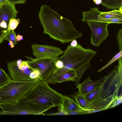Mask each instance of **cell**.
<instances>
[{
  "mask_svg": "<svg viewBox=\"0 0 122 122\" xmlns=\"http://www.w3.org/2000/svg\"><path fill=\"white\" fill-rule=\"evenodd\" d=\"M99 19L103 22L109 23H122V18H114L111 19H105L99 17Z\"/></svg>",
  "mask_w": 122,
  "mask_h": 122,
  "instance_id": "7402d4cb",
  "label": "cell"
},
{
  "mask_svg": "<svg viewBox=\"0 0 122 122\" xmlns=\"http://www.w3.org/2000/svg\"><path fill=\"white\" fill-rule=\"evenodd\" d=\"M29 65L34 68L37 69L41 73L40 78L45 81L52 73L56 68L55 63L57 58H44L36 59L31 57L25 56Z\"/></svg>",
  "mask_w": 122,
  "mask_h": 122,
  "instance_id": "9c48e42d",
  "label": "cell"
},
{
  "mask_svg": "<svg viewBox=\"0 0 122 122\" xmlns=\"http://www.w3.org/2000/svg\"><path fill=\"white\" fill-rule=\"evenodd\" d=\"M122 56V51H120L116 54L112 59L105 66L98 70V72H100L109 66L116 61L120 57Z\"/></svg>",
  "mask_w": 122,
  "mask_h": 122,
  "instance_id": "44dd1931",
  "label": "cell"
},
{
  "mask_svg": "<svg viewBox=\"0 0 122 122\" xmlns=\"http://www.w3.org/2000/svg\"><path fill=\"white\" fill-rule=\"evenodd\" d=\"M76 77V71L73 69H71L60 75L52 82V84L61 83L64 81H75Z\"/></svg>",
  "mask_w": 122,
  "mask_h": 122,
  "instance_id": "4fadbf2b",
  "label": "cell"
},
{
  "mask_svg": "<svg viewBox=\"0 0 122 122\" xmlns=\"http://www.w3.org/2000/svg\"><path fill=\"white\" fill-rule=\"evenodd\" d=\"M114 98L112 96L106 99L94 101L86 109L89 110L91 113L111 108Z\"/></svg>",
  "mask_w": 122,
  "mask_h": 122,
  "instance_id": "7c38bea8",
  "label": "cell"
},
{
  "mask_svg": "<svg viewBox=\"0 0 122 122\" xmlns=\"http://www.w3.org/2000/svg\"><path fill=\"white\" fill-rule=\"evenodd\" d=\"M98 88L93 91L84 95L85 98L88 101L91 103L98 97L99 91V87Z\"/></svg>",
  "mask_w": 122,
  "mask_h": 122,
  "instance_id": "d6986e66",
  "label": "cell"
},
{
  "mask_svg": "<svg viewBox=\"0 0 122 122\" xmlns=\"http://www.w3.org/2000/svg\"><path fill=\"white\" fill-rule=\"evenodd\" d=\"M65 109L70 111H74L82 109L73 99L66 95H63L61 104Z\"/></svg>",
  "mask_w": 122,
  "mask_h": 122,
  "instance_id": "5bb4252c",
  "label": "cell"
},
{
  "mask_svg": "<svg viewBox=\"0 0 122 122\" xmlns=\"http://www.w3.org/2000/svg\"><path fill=\"white\" fill-rule=\"evenodd\" d=\"M9 42V43L8 44L10 46V47L12 48H13L15 46L13 42L11 41H10Z\"/></svg>",
  "mask_w": 122,
  "mask_h": 122,
  "instance_id": "1f68e13d",
  "label": "cell"
},
{
  "mask_svg": "<svg viewBox=\"0 0 122 122\" xmlns=\"http://www.w3.org/2000/svg\"><path fill=\"white\" fill-rule=\"evenodd\" d=\"M101 4L108 10L119 9L122 7V0H102Z\"/></svg>",
  "mask_w": 122,
  "mask_h": 122,
  "instance_id": "2e32d148",
  "label": "cell"
},
{
  "mask_svg": "<svg viewBox=\"0 0 122 122\" xmlns=\"http://www.w3.org/2000/svg\"><path fill=\"white\" fill-rule=\"evenodd\" d=\"M63 96L51 88L45 81L41 80L17 102L51 109L61 104Z\"/></svg>",
  "mask_w": 122,
  "mask_h": 122,
  "instance_id": "3957f363",
  "label": "cell"
},
{
  "mask_svg": "<svg viewBox=\"0 0 122 122\" xmlns=\"http://www.w3.org/2000/svg\"><path fill=\"white\" fill-rule=\"evenodd\" d=\"M45 115H67V114L63 112H57L51 114H45Z\"/></svg>",
  "mask_w": 122,
  "mask_h": 122,
  "instance_id": "83f0119b",
  "label": "cell"
},
{
  "mask_svg": "<svg viewBox=\"0 0 122 122\" xmlns=\"http://www.w3.org/2000/svg\"><path fill=\"white\" fill-rule=\"evenodd\" d=\"M75 99L78 105L81 108L86 109L90 105L91 103L85 98L84 95L76 92L71 96Z\"/></svg>",
  "mask_w": 122,
  "mask_h": 122,
  "instance_id": "9a60e30c",
  "label": "cell"
},
{
  "mask_svg": "<svg viewBox=\"0 0 122 122\" xmlns=\"http://www.w3.org/2000/svg\"><path fill=\"white\" fill-rule=\"evenodd\" d=\"M41 80L38 78L26 81L11 80L0 87V104L17 102Z\"/></svg>",
  "mask_w": 122,
  "mask_h": 122,
  "instance_id": "5b68a950",
  "label": "cell"
},
{
  "mask_svg": "<svg viewBox=\"0 0 122 122\" xmlns=\"http://www.w3.org/2000/svg\"><path fill=\"white\" fill-rule=\"evenodd\" d=\"M96 0H93V2H94Z\"/></svg>",
  "mask_w": 122,
  "mask_h": 122,
  "instance_id": "e575fe53",
  "label": "cell"
},
{
  "mask_svg": "<svg viewBox=\"0 0 122 122\" xmlns=\"http://www.w3.org/2000/svg\"><path fill=\"white\" fill-rule=\"evenodd\" d=\"M20 22L19 19L11 18L9 21L8 25V30L11 32L14 30L17 27Z\"/></svg>",
  "mask_w": 122,
  "mask_h": 122,
  "instance_id": "ffe728a7",
  "label": "cell"
},
{
  "mask_svg": "<svg viewBox=\"0 0 122 122\" xmlns=\"http://www.w3.org/2000/svg\"><path fill=\"white\" fill-rule=\"evenodd\" d=\"M98 17L105 19H111L114 18H122V13L117 9L108 12H101Z\"/></svg>",
  "mask_w": 122,
  "mask_h": 122,
  "instance_id": "e0dca14e",
  "label": "cell"
},
{
  "mask_svg": "<svg viewBox=\"0 0 122 122\" xmlns=\"http://www.w3.org/2000/svg\"><path fill=\"white\" fill-rule=\"evenodd\" d=\"M97 52L90 48H83L78 43L75 47H72L70 45L63 51V54L57 60L61 61L63 67L59 69L58 71L61 74L71 69L76 71L77 76L80 77L90 66V61Z\"/></svg>",
  "mask_w": 122,
  "mask_h": 122,
  "instance_id": "7a4b0ae2",
  "label": "cell"
},
{
  "mask_svg": "<svg viewBox=\"0 0 122 122\" xmlns=\"http://www.w3.org/2000/svg\"><path fill=\"white\" fill-rule=\"evenodd\" d=\"M106 78V76L97 81L91 80L88 76L83 82L79 83L77 88L78 92L85 95L100 87Z\"/></svg>",
  "mask_w": 122,
  "mask_h": 122,
  "instance_id": "8fae6325",
  "label": "cell"
},
{
  "mask_svg": "<svg viewBox=\"0 0 122 122\" xmlns=\"http://www.w3.org/2000/svg\"><path fill=\"white\" fill-rule=\"evenodd\" d=\"M8 1L14 4H24L26 2V0H0V3H3Z\"/></svg>",
  "mask_w": 122,
  "mask_h": 122,
  "instance_id": "484cf974",
  "label": "cell"
},
{
  "mask_svg": "<svg viewBox=\"0 0 122 122\" xmlns=\"http://www.w3.org/2000/svg\"><path fill=\"white\" fill-rule=\"evenodd\" d=\"M119 9V10L122 13V7L120 8Z\"/></svg>",
  "mask_w": 122,
  "mask_h": 122,
  "instance_id": "d6a6232c",
  "label": "cell"
},
{
  "mask_svg": "<svg viewBox=\"0 0 122 122\" xmlns=\"http://www.w3.org/2000/svg\"><path fill=\"white\" fill-rule=\"evenodd\" d=\"M18 14L15 4L7 0L1 4L0 8V44L11 32L8 30L10 20L16 19Z\"/></svg>",
  "mask_w": 122,
  "mask_h": 122,
  "instance_id": "ba28073f",
  "label": "cell"
},
{
  "mask_svg": "<svg viewBox=\"0 0 122 122\" xmlns=\"http://www.w3.org/2000/svg\"><path fill=\"white\" fill-rule=\"evenodd\" d=\"M5 40H7L9 41H12L14 45L16 44L17 41L15 32L14 30L11 31L10 34L6 37Z\"/></svg>",
  "mask_w": 122,
  "mask_h": 122,
  "instance_id": "603a6c76",
  "label": "cell"
},
{
  "mask_svg": "<svg viewBox=\"0 0 122 122\" xmlns=\"http://www.w3.org/2000/svg\"><path fill=\"white\" fill-rule=\"evenodd\" d=\"M23 36H21L19 34L17 35L16 36V40L17 41H20L21 40H23Z\"/></svg>",
  "mask_w": 122,
  "mask_h": 122,
  "instance_id": "f546056e",
  "label": "cell"
},
{
  "mask_svg": "<svg viewBox=\"0 0 122 122\" xmlns=\"http://www.w3.org/2000/svg\"><path fill=\"white\" fill-rule=\"evenodd\" d=\"M118 60V64L106 76L105 80L99 87L98 97L94 101L122 95V57Z\"/></svg>",
  "mask_w": 122,
  "mask_h": 122,
  "instance_id": "8992f818",
  "label": "cell"
},
{
  "mask_svg": "<svg viewBox=\"0 0 122 122\" xmlns=\"http://www.w3.org/2000/svg\"><path fill=\"white\" fill-rule=\"evenodd\" d=\"M2 3H0V8Z\"/></svg>",
  "mask_w": 122,
  "mask_h": 122,
  "instance_id": "836d02e7",
  "label": "cell"
},
{
  "mask_svg": "<svg viewBox=\"0 0 122 122\" xmlns=\"http://www.w3.org/2000/svg\"><path fill=\"white\" fill-rule=\"evenodd\" d=\"M77 44L78 43L77 41L75 39L73 40L72 41L70 45L72 47H75L77 46Z\"/></svg>",
  "mask_w": 122,
  "mask_h": 122,
  "instance_id": "f1b7e54d",
  "label": "cell"
},
{
  "mask_svg": "<svg viewBox=\"0 0 122 122\" xmlns=\"http://www.w3.org/2000/svg\"><path fill=\"white\" fill-rule=\"evenodd\" d=\"M120 51H122V29H120L116 37Z\"/></svg>",
  "mask_w": 122,
  "mask_h": 122,
  "instance_id": "cb8c5ba5",
  "label": "cell"
},
{
  "mask_svg": "<svg viewBox=\"0 0 122 122\" xmlns=\"http://www.w3.org/2000/svg\"><path fill=\"white\" fill-rule=\"evenodd\" d=\"M31 48L32 53L36 59L44 58H57L63 53L60 48L46 44H34L32 45Z\"/></svg>",
  "mask_w": 122,
  "mask_h": 122,
  "instance_id": "30bf717a",
  "label": "cell"
},
{
  "mask_svg": "<svg viewBox=\"0 0 122 122\" xmlns=\"http://www.w3.org/2000/svg\"><path fill=\"white\" fill-rule=\"evenodd\" d=\"M11 78L5 71L0 68V87L8 82Z\"/></svg>",
  "mask_w": 122,
  "mask_h": 122,
  "instance_id": "ac0fdd59",
  "label": "cell"
},
{
  "mask_svg": "<svg viewBox=\"0 0 122 122\" xmlns=\"http://www.w3.org/2000/svg\"><path fill=\"white\" fill-rule=\"evenodd\" d=\"M0 115H45L43 113L50 109L20 103L18 102L0 104Z\"/></svg>",
  "mask_w": 122,
  "mask_h": 122,
  "instance_id": "52a82bcc",
  "label": "cell"
},
{
  "mask_svg": "<svg viewBox=\"0 0 122 122\" xmlns=\"http://www.w3.org/2000/svg\"><path fill=\"white\" fill-rule=\"evenodd\" d=\"M39 18L43 28L44 34L62 43H68L82 36L72 22L59 15L49 6L41 7Z\"/></svg>",
  "mask_w": 122,
  "mask_h": 122,
  "instance_id": "6da1fadb",
  "label": "cell"
},
{
  "mask_svg": "<svg viewBox=\"0 0 122 122\" xmlns=\"http://www.w3.org/2000/svg\"><path fill=\"white\" fill-rule=\"evenodd\" d=\"M63 62L57 59L55 63L56 67L58 69H61L63 67Z\"/></svg>",
  "mask_w": 122,
  "mask_h": 122,
  "instance_id": "4316f807",
  "label": "cell"
},
{
  "mask_svg": "<svg viewBox=\"0 0 122 122\" xmlns=\"http://www.w3.org/2000/svg\"><path fill=\"white\" fill-rule=\"evenodd\" d=\"M122 102V95L115 96L112 103L111 108L115 107L121 103Z\"/></svg>",
  "mask_w": 122,
  "mask_h": 122,
  "instance_id": "d4e9b609",
  "label": "cell"
},
{
  "mask_svg": "<svg viewBox=\"0 0 122 122\" xmlns=\"http://www.w3.org/2000/svg\"><path fill=\"white\" fill-rule=\"evenodd\" d=\"M102 2V0H96L94 3L97 5H99L101 4Z\"/></svg>",
  "mask_w": 122,
  "mask_h": 122,
  "instance_id": "4dcf8cb0",
  "label": "cell"
},
{
  "mask_svg": "<svg viewBox=\"0 0 122 122\" xmlns=\"http://www.w3.org/2000/svg\"><path fill=\"white\" fill-rule=\"evenodd\" d=\"M101 12L98 8L95 7L82 12L83 18L81 20L86 22L90 27L91 31V43L94 46H100L109 36L107 27L109 23L99 19L98 16Z\"/></svg>",
  "mask_w": 122,
  "mask_h": 122,
  "instance_id": "277c9868",
  "label": "cell"
}]
</instances>
